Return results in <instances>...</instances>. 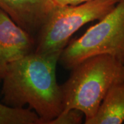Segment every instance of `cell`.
Wrapping results in <instances>:
<instances>
[{"mask_svg": "<svg viewBox=\"0 0 124 124\" xmlns=\"http://www.w3.org/2000/svg\"><path fill=\"white\" fill-rule=\"evenodd\" d=\"M61 85L63 110L76 109L91 119L108 91L124 81V64L109 54H99L84 60L72 69Z\"/></svg>", "mask_w": 124, "mask_h": 124, "instance_id": "2", "label": "cell"}, {"mask_svg": "<svg viewBox=\"0 0 124 124\" xmlns=\"http://www.w3.org/2000/svg\"><path fill=\"white\" fill-rule=\"evenodd\" d=\"M35 112L27 108H16L0 102V124H39Z\"/></svg>", "mask_w": 124, "mask_h": 124, "instance_id": "8", "label": "cell"}, {"mask_svg": "<svg viewBox=\"0 0 124 124\" xmlns=\"http://www.w3.org/2000/svg\"><path fill=\"white\" fill-rule=\"evenodd\" d=\"M84 114L76 109L63 110L48 124H81Z\"/></svg>", "mask_w": 124, "mask_h": 124, "instance_id": "9", "label": "cell"}, {"mask_svg": "<svg viewBox=\"0 0 124 124\" xmlns=\"http://www.w3.org/2000/svg\"><path fill=\"white\" fill-rule=\"evenodd\" d=\"M99 54H109L124 64V0L88 28L83 35L62 50L59 62L72 69L84 60Z\"/></svg>", "mask_w": 124, "mask_h": 124, "instance_id": "3", "label": "cell"}, {"mask_svg": "<svg viewBox=\"0 0 124 124\" xmlns=\"http://www.w3.org/2000/svg\"><path fill=\"white\" fill-rule=\"evenodd\" d=\"M56 6L53 0H0V9L35 38Z\"/></svg>", "mask_w": 124, "mask_h": 124, "instance_id": "6", "label": "cell"}, {"mask_svg": "<svg viewBox=\"0 0 124 124\" xmlns=\"http://www.w3.org/2000/svg\"><path fill=\"white\" fill-rule=\"evenodd\" d=\"M35 38L0 9V83L9 65L35 52Z\"/></svg>", "mask_w": 124, "mask_h": 124, "instance_id": "5", "label": "cell"}, {"mask_svg": "<svg viewBox=\"0 0 124 124\" xmlns=\"http://www.w3.org/2000/svg\"><path fill=\"white\" fill-rule=\"evenodd\" d=\"M119 0H91L77 5H57L35 37V53L62 51L70 38L86 23L106 15Z\"/></svg>", "mask_w": 124, "mask_h": 124, "instance_id": "4", "label": "cell"}, {"mask_svg": "<svg viewBox=\"0 0 124 124\" xmlns=\"http://www.w3.org/2000/svg\"><path fill=\"white\" fill-rule=\"evenodd\" d=\"M62 52H33L11 63L2 80V103L16 108L28 104L39 116L40 124L56 118L63 108L62 87L56 78Z\"/></svg>", "mask_w": 124, "mask_h": 124, "instance_id": "1", "label": "cell"}, {"mask_svg": "<svg viewBox=\"0 0 124 124\" xmlns=\"http://www.w3.org/2000/svg\"><path fill=\"white\" fill-rule=\"evenodd\" d=\"M124 122V81L108 91L94 115L85 124H121Z\"/></svg>", "mask_w": 124, "mask_h": 124, "instance_id": "7", "label": "cell"}, {"mask_svg": "<svg viewBox=\"0 0 124 124\" xmlns=\"http://www.w3.org/2000/svg\"><path fill=\"white\" fill-rule=\"evenodd\" d=\"M57 5L65 6V5H77L84 3L91 0H53Z\"/></svg>", "mask_w": 124, "mask_h": 124, "instance_id": "10", "label": "cell"}]
</instances>
